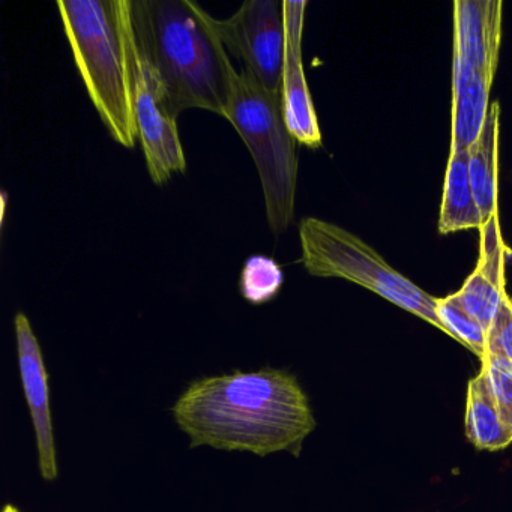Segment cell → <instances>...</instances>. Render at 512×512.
I'll list each match as a JSON object with an SVG mask.
<instances>
[{
	"mask_svg": "<svg viewBox=\"0 0 512 512\" xmlns=\"http://www.w3.org/2000/svg\"><path fill=\"white\" fill-rule=\"evenodd\" d=\"M191 448L301 455L316 428L308 395L298 377L284 368L235 370L194 380L172 407Z\"/></svg>",
	"mask_w": 512,
	"mask_h": 512,
	"instance_id": "obj_1",
	"label": "cell"
},
{
	"mask_svg": "<svg viewBox=\"0 0 512 512\" xmlns=\"http://www.w3.org/2000/svg\"><path fill=\"white\" fill-rule=\"evenodd\" d=\"M134 38L154 71L167 112L226 115L236 70L217 19L191 0H130Z\"/></svg>",
	"mask_w": 512,
	"mask_h": 512,
	"instance_id": "obj_2",
	"label": "cell"
},
{
	"mask_svg": "<svg viewBox=\"0 0 512 512\" xmlns=\"http://www.w3.org/2000/svg\"><path fill=\"white\" fill-rule=\"evenodd\" d=\"M58 10L101 121L115 142L133 149L139 127L130 0H59Z\"/></svg>",
	"mask_w": 512,
	"mask_h": 512,
	"instance_id": "obj_3",
	"label": "cell"
},
{
	"mask_svg": "<svg viewBox=\"0 0 512 512\" xmlns=\"http://www.w3.org/2000/svg\"><path fill=\"white\" fill-rule=\"evenodd\" d=\"M224 118L238 131L256 163L269 227L274 235H281L295 215L298 181L296 140L284 121L281 94L269 92L242 68L233 77Z\"/></svg>",
	"mask_w": 512,
	"mask_h": 512,
	"instance_id": "obj_4",
	"label": "cell"
},
{
	"mask_svg": "<svg viewBox=\"0 0 512 512\" xmlns=\"http://www.w3.org/2000/svg\"><path fill=\"white\" fill-rule=\"evenodd\" d=\"M299 239L302 265L314 277L352 281L445 332L437 317V298L395 271L349 230L307 217L299 223Z\"/></svg>",
	"mask_w": 512,
	"mask_h": 512,
	"instance_id": "obj_5",
	"label": "cell"
},
{
	"mask_svg": "<svg viewBox=\"0 0 512 512\" xmlns=\"http://www.w3.org/2000/svg\"><path fill=\"white\" fill-rule=\"evenodd\" d=\"M227 52L244 62L245 70L274 94H281L286 28L283 2L248 0L230 19L217 20Z\"/></svg>",
	"mask_w": 512,
	"mask_h": 512,
	"instance_id": "obj_6",
	"label": "cell"
},
{
	"mask_svg": "<svg viewBox=\"0 0 512 512\" xmlns=\"http://www.w3.org/2000/svg\"><path fill=\"white\" fill-rule=\"evenodd\" d=\"M134 32V29H133ZM136 49V118L146 167L152 182L169 181L175 173L187 169L184 148L178 133V119L167 112L163 94L154 71L143 53Z\"/></svg>",
	"mask_w": 512,
	"mask_h": 512,
	"instance_id": "obj_7",
	"label": "cell"
},
{
	"mask_svg": "<svg viewBox=\"0 0 512 512\" xmlns=\"http://www.w3.org/2000/svg\"><path fill=\"white\" fill-rule=\"evenodd\" d=\"M14 325L20 379L37 439L38 467L43 479L55 481L59 475L58 455L53 433L50 380L44 364L43 350L25 313H17Z\"/></svg>",
	"mask_w": 512,
	"mask_h": 512,
	"instance_id": "obj_8",
	"label": "cell"
},
{
	"mask_svg": "<svg viewBox=\"0 0 512 512\" xmlns=\"http://www.w3.org/2000/svg\"><path fill=\"white\" fill-rule=\"evenodd\" d=\"M307 5L305 0L283 2L286 49L281 80V103L284 121L296 143L317 149L322 146V133L302 64V34Z\"/></svg>",
	"mask_w": 512,
	"mask_h": 512,
	"instance_id": "obj_9",
	"label": "cell"
},
{
	"mask_svg": "<svg viewBox=\"0 0 512 512\" xmlns=\"http://www.w3.org/2000/svg\"><path fill=\"white\" fill-rule=\"evenodd\" d=\"M479 232L481 248L478 265L455 296L488 335L500 305L508 295L505 290V265L511 251L503 242L499 214L490 218Z\"/></svg>",
	"mask_w": 512,
	"mask_h": 512,
	"instance_id": "obj_10",
	"label": "cell"
},
{
	"mask_svg": "<svg viewBox=\"0 0 512 512\" xmlns=\"http://www.w3.org/2000/svg\"><path fill=\"white\" fill-rule=\"evenodd\" d=\"M502 0L454 2V59L493 80L502 41Z\"/></svg>",
	"mask_w": 512,
	"mask_h": 512,
	"instance_id": "obj_11",
	"label": "cell"
},
{
	"mask_svg": "<svg viewBox=\"0 0 512 512\" xmlns=\"http://www.w3.org/2000/svg\"><path fill=\"white\" fill-rule=\"evenodd\" d=\"M493 80L460 59L452 67L451 152L469 149L487 119L488 95Z\"/></svg>",
	"mask_w": 512,
	"mask_h": 512,
	"instance_id": "obj_12",
	"label": "cell"
},
{
	"mask_svg": "<svg viewBox=\"0 0 512 512\" xmlns=\"http://www.w3.org/2000/svg\"><path fill=\"white\" fill-rule=\"evenodd\" d=\"M466 437L478 451H503L512 445V428L505 425L484 371L467 383Z\"/></svg>",
	"mask_w": 512,
	"mask_h": 512,
	"instance_id": "obj_13",
	"label": "cell"
},
{
	"mask_svg": "<svg viewBox=\"0 0 512 512\" xmlns=\"http://www.w3.org/2000/svg\"><path fill=\"white\" fill-rule=\"evenodd\" d=\"M500 106L493 103L476 142L469 148V175L473 196L487 223L497 208V161H499Z\"/></svg>",
	"mask_w": 512,
	"mask_h": 512,
	"instance_id": "obj_14",
	"label": "cell"
},
{
	"mask_svg": "<svg viewBox=\"0 0 512 512\" xmlns=\"http://www.w3.org/2000/svg\"><path fill=\"white\" fill-rule=\"evenodd\" d=\"M484 224L470 184L469 149L449 152L439 232L448 235L461 230H481Z\"/></svg>",
	"mask_w": 512,
	"mask_h": 512,
	"instance_id": "obj_15",
	"label": "cell"
},
{
	"mask_svg": "<svg viewBox=\"0 0 512 512\" xmlns=\"http://www.w3.org/2000/svg\"><path fill=\"white\" fill-rule=\"evenodd\" d=\"M437 317L442 323L445 334L463 344L479 359L484 358L488 344L487 332L479 325L478 320L473 319L464 310L455 293L446 298H437Z\"/></svg>",
	"mask_w": 512,
	"mask_h": 512,
	"instance_id": "obj_16",
	"label": "cell"
},
{
	"mask_svg": "<svg viewBox=\"0 0 512 512\" xmlns=\"http://www.w3.org/2000/svg\"><path fill=\"white\" fill-rule=\"evenodd\" d=\"M284 283L280 265L271 257L256 254L245 262L239 280V290L245 301L262 305L277 298Z\"/></svg>",
	"mask_w": 512,
	"mask_h": 512,
	"instance_id": "obj_17",
	"label": "cell"
},
{
	"mask_svg": "<svg viewBox=\"0 0 512 512\" xmlns=\"http://www.w3.org/2000/svg\"><path fill=\"white\" fill-rule=\"evenodd\" d=\"M481 371L487 377L502 421L512 428V364L497 353L487 352L481 359Z\"/></svg>",
	"mask_w": 512,
	"mask_h": 512,
	"instance_id": "obj_18",
	"label": "cell"
},
{
	"mask_svg": "<svg viewBox=\"0 0 512 512\" xmlns=\"http://www.w3.org/2000/svg\"><path fill=\"white\" fill-rule=\"evenodd\" d=\"M487 352L497 353L512 364V296L506 295L500 305L488 332Z\"/></svg>",
	"mask_w": 512,
	"mask_h": 512,
	"instance_id": "obj_19",
	"label": "cell"
},
{
	"mask_svg": "<svg viewBox=\"0 0 512 512\" xmlns=\"http://www.w3.org/2000/svg\"><path fill=\"white\" fill-rule=\"evenodd\" d=\"M2 512H22L19 508H17L16 505H13V503H7V505L4 506V511Z\"/></svg>",
	"mask_w": 512,
	"mask_h": 512,
	"instance_id": "obj_20",
	"label": "cell"
}]
</instances>
